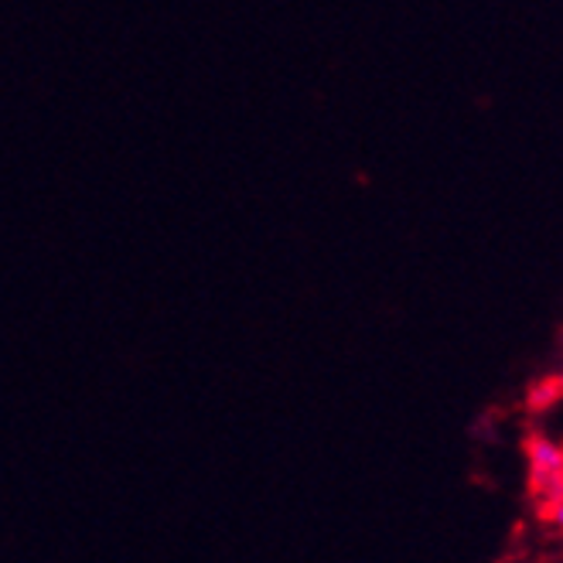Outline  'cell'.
Masks as SVG:
<instances>
[{"mask_svg": "<svg viewBox=\"0 0 563 563\" xmlns=\"http://www.w3.org/2000/svg\"><path fill=\"white\" fill-rule=\"evenodd\" d=\"M529 454V485L547 506L563 499V448L550 438H533L526 448Z\"/></svg>", "mask_w": 563, "mask_h": 563, "instance_id": "6da1fadb", "label": "cell"}, {"mask_svg": "<svg viewBox=\"0 0 563 563\" xmlns=\"http://www.w3.org/2000/svg\"><path fill=\"white\" fill-rule=\"evenodd\" d=\"M550 519H553V522H556V526L563 529V499L550 506Z\"/></svg>", "mask_w": 563, "mask_h": 563, "instance_id": "7a4b0ae2", "label": "cell"}, {"mask_svg": "<svg viewBox=\"0 0 563 563\" xmlns=\"http://www.w3.org/2000/svg\"><path fill=\"white\" fill-rule=\"evenodd\" d=\"M560 386H563V373H560Z\"/></svg>", "mask_w": 563, "mask_h": 563, "instance_id": "3957f363", "label": "cell"}]
</instances>
